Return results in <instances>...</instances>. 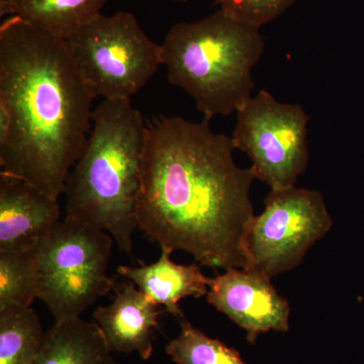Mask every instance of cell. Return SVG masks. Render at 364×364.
Instances as JSON below:
<instances>
[{
	"instance_id": "cell-2",
	"label": "cell",
	"mask_w": 364,
	"mask_h": 364,
	"mask_svg": "<svg viewBox=\"0 0 364 364\" xmlns=\"http://www.w3.org/2000/svg\"><path fill=\"white\" fill-rule=\"evenodd\" d=\"M95 100L65 41L18 16L0 26V173L58 200L90 128Z\"/></svg>"
},
{
	"instance_id": "cell-7",
	"label": "cell",
	"mask_w": 364,
	"mask_h": 364,
	"mask_svg": "<svg viewBox=\"0 0 364 364\" xmlns=\"http://www.w3.org/2000/svg\"><path fill=\"white\" fill-rule=\"evenodd\" d=\"M331 227L320 191L296 186L272 191L263 212L253 215L244 232L245 268L269 279L289 272Z\"/></svg>"
},
{
	"instance_id": "cell-15",
	"label": "cell",
	"mask_w": 364,
	"mask_h": 364,
	"mask_svg": "<svg viewBox=\"0 0 364 364\" xmlns=\"http://www.w3.org/2000/svg\"><path fill=\"white\" fill-rule=\"evenodd\" d=\"M44 335L31 306L0 312V364H32Z\"/></svg>"
},
{
	"instance_id": "cell-8",
	"label": "cell",
	"mask_w": 364,
	"mask_h": 364,
	"mask_svg": "<svg viewBox=\"0 0 364 364\" xmlns=\"http://www.w3.org/2000/svg\"><path fill=\"white\" fill-rule=\"evenodd\" d=\"M309 121L301 105L280 102L262 90L237 111L232 142L250 158L255 178L272 191L291 188L308 167Z\"/></svg>"
},
{
	"instance_id": "cell-14",
	"label": "cell",
	"mask_w": 364,
	"mask_h": 364,
	"mask_svg": "<svg viewBox=\"0 0 364 364\" xmlns=\"http://www.w3.org/2000/svg\"><path fill=\"white\" fill-rule=\"evenodd\" d=\"M107 0H0V16H18L63 41L100 16Z\"/></svg>"
},
{
	"instance_id": "cell-19",
	"label": "cell",
	"mask_w": 364,
	"mask_h": 364,
	"mask_svg": "<svg viewBox=\"0 0 364 364\" xmlns=\"http://www.w3.org/2000/svg\"><path fill=\"white\" fill-rule=\"evenodd\" d=\"M176 1H188V0H176Z\"/></svg>"
},
{
	"instance_id": "cell-10",
	"label": "cell",
	"mask_w": 364,
	"mask_h": 364,
	"mask_svg": "<svg viewBox=\"0 0 364 364\" xmlns=\"http://www.w3.org/2000/svg\"><path fill=\"white\" fill-rule=\"evenodd\" d=\"M58 200L0 173V251L28 250L61 221Z\"/></svg>"
},
{
	"instance_id": "cell-9",
	"label": "cell",
	"mask_w": 364,
	"mask_h": 364,
	"mask_svg": "<svg viewBox=\"0 0 364 364\" xmlns=\"http://www.w3.org/2000/svg\"><path fill=\"white\" fill-rule=\"evenodd\" d=\"M207 301L247 333L250 343L263 333L287 332L291 306L272 279L246 268H229L210 279Z\"/></svg>"
},
{
	"instance_id": "cell-1",
	"label": "cell",
	"mask_w": 364,
	"mask_h": 364,
	"mask_svg": "<svg viewBox=\"0 0 364 364\" xmlns=\"http://www.w3.org/2000/svg\"><path fill=\"white\" fill-rule=\"evenodd\" d=\"M231 136L210 121L163 117L148 124L138 228L161 249L210 268H245L244 232L254 215L255 179L235 162Z\"/></svg>"
},
{
	"instance_id": "cell-11",
	"label": "cell",
	"mask_w": 364,
	"mask_h": 364,
	"mask_svg": "<svg viewBox=\"0 0 364 364\" xmlns=\"http://www.w3.org/2000/svg\"><path fill=\"white\" fill-rule=\"evenodd\" d=\"M116 293L112 304L95 311L93 320L112 352L138 353L144 360H149L154 349L155 330L159 327L163 311L157 309L158 306L133 282H129Z\"/></svg>"
},
{
	"instance_id": "cell-13",
	"label": "cell",
	"mask_w": 364,
	"mask_h": 364,
	"mask_svg": "<svg viewBox=\"0 0 364 364\" xmlns=\"http://www.w3.org/2000/svg\"><path fill=\"white\" fill-rule=\"evenodd\" d=\"M95 322L81 317L54 323L32 364H117Z\"/></svg>"
},
{
	"instance_id": "cell-17",
	"label": "cell",
	"mask_w": 364,
	"mask_h": 364,
	"mask_svg": "<svg viewBox=\"0 0 364 364\" xmlns=\"http://www.w3.org/2000/svg\"><path fill=\"white\" fill-rule=\"evenodd\" d=\"M181 331L165 351L176 364H246L240 354L181 318Z\"/></svg>"
},
{
	"instance_id": "cell-5",
	"label": "cell",
	"mask_w": 364,
	"mask_h": 364,
	"mask_svg": "<svg viewBox=\"0 0 364 364\" xmlns=\"http://www.w3.org/2000/svg\"><path fill=\"white\" fill-rule=\"evenodd\" d=\"M111 235L74 220L54 225L28 249L38 279V299L49 309L54 323L80 317L114 287L107 274Z\"/></svg>"
},
{
	"instance_id": "cell-3",
	"label": "cell",
	"mask_w": 364,
	"mask_h": 364,
	"mask_svg": "<svg viewBox=\"0 0 364 364\" xmlns=\"http://www.w3.org/2000/svg\"><path fill=\"white\" fill-rule=\"evenodd\" d=\"M65 183L67 219L111 235L133 253L148 124L131 100H104Z\"/></svg>"
},
{
	"instance_id": "cell-4",
	"label": "cell",
	"mask_w": 364,
	"mask_h": 364,
	"mask_svg": "<svg viewBox=\"0 0 364 364\" xmlns=\"http://www.w3.org/2000/svg\"><path fill=\"white\" fill-rule=\"evenodd\" d=\"M162 46L171 85L195 100L203 119L229 116L252 97L254 67L264 52L259 28L218 11L170 28Z\"/></svg>"
},
{
	"instance_id": "cell-18",
	"label": "cell",
	"mask_w": 364,
	"mask_h": 364,
	"mask_svg": "<svg viewBox=\"0 0 364 364\" xmlns=\"http://www.w3.org/2000/svg\"><path fill=\"white\" fill-rule=\"evenodd\" d=\"M235 20L259 28L282 16L294 0H215Z\"/></svg>"
},
{
	"instance_id": "cell-6",
	"label": "cell",
	"mask_w": 364,
	"mask_h": 364,
	"mask_svg": "<svg viewBox=\"0 0 364 364\" xmlns=\"http://www.w3.org/2000/svg\"><path fill=\"white\" fill-rule=\"evenodd\" d=\"M93 97L131 100L163 65L162 46L133 14H100L65 41Z\"/></svg>"
},
{
	"instance_id": "cell-16",
	"label": "cell",
	"mask_w": 364,
	"mask_h": 364,
	"mask_svg": "<svg viewBox=\"0 0 364 364\" xmlns=\"http://www.w3.org/2000/svg\"><path fill=\"white\" fill-rule=\"evenodd\" d=\"M37 299V272L30 250L0 251V312L28 308Z\"/></svg>"
},
{
	"instance_id": "cell-12",
	"label": "cell",
	"mask_w": 364,
	"mask_h": 364,
	"mask_svg": "<svg viewBox=\"0 0 364 364\" xmlns=\"http://www.w3.org/2000/svg\"><path fill=\"white\" fill-rule=\"evenodd\" d=\"M171 251L161 249V255L152 264L139 267L119 265L117 273L127 277L156 306H163L167 313L183 318L179 301L188 296L203 298L208 293L210 280L198 265L176 264L170 259Z\"/></svg>"
}]
</instances>
